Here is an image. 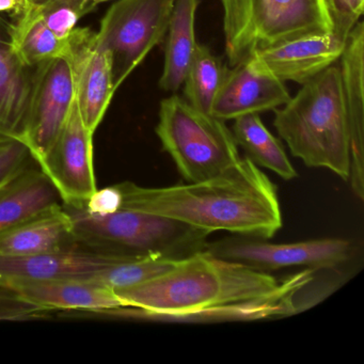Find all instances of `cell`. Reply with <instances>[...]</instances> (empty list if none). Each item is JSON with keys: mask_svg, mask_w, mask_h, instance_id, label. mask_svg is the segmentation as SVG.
Instances as JSON below:
<instances>
[{"mask_svg": "<svg viewBox=\"0 0 364 364\" xmlns=\"http://www.w3.org/2000/svg\"><path fill=\"white\" fill-rule=\"evenodd\" d=\"M268 272L202 251L139 284L117 289L127 306L74 311L76 319H185L208 313L251 314L250 301L281 289Z\"/></svg>", "mask_w": 364, "mask_h": 364, "instance_id": "6da1fadb", "label": "cell"}, {"mask_svg": "<svg viewBox=\"0 0 364 364\" xmlns=\"http://www.w3.org/2000/svg\"><path fill=\"white\" fill-rule=\"evenodd\" d=\"M121 208L144 210L212 234L269 240L282 227L278 193L248 157L208 180L168 187L119 183Z\"/></svg>", "mask_w": 364, "mask_h": 364, "instance_id": "7a4b0ae2", "label": "cell"}, {"mask_svg": "<svg viewBox=\"0 0 364 364\" xmlns=\"http://www.w3.org/2000/svg\"><path fill=\"white\" fill-rule=\"evenodd\" d=\"M274 127L293 156L348 181L350 135L340 68L329 67L274 109Z\"/></svg>", "mask_w": 364, "mask_h": 364, "instance_id": "3957f363", "label": "cell"}, {"mask_svg": "<svg viewBox=\"0 0 364 364\" xmlns=\"http://www.w3.org/2000/svg\"><path fill=\"white\" fill-rule=\"evenodd\" d=\"M63 206L71 218L76 246L82 250L181 261L208 248L210 233L173 219L131 208L93 216L75 206Z\"/></svg>", "mask_w": 364, "mask_h": 364, "instance_id": "277c9868", "label": "cell"}, {"mask_svg": "<svg viewBox=\"0 0 364 364\" xmlns=\"http://www.w3.org/2000/svg\"><path fill=\"white\" fill-rule=\"evenodd\" d=\"M230 67L283 42L333 31L327 0H220Z\"/></svg>", "mask_w": 364, "mask_h": 364, "instance_id": "5b68a950", "label": "cell"}, {"mask_svg": "<svg viewBox=\"0 0 364 364\" xmlns=\"http://www.w3.org/2000/svg\"><path fill=\"white\" fill-rule=\"evenodd\" d=\"M155 132L188 183L213 178L242 159L225 121L200 112L178 95L161 101Z\"/></svg>", "mask_w": 364, "mask_h": 364, "instance_id": "8992f818", "label": "cell"}, {"mask_svg": "<svg viewBox=\"0 0 364 364\" xmlns=\"http://www.w3.org/2000/svg\"><path fill=\"white\" fill-rule=\"evenodd\" d=\"M176 0H119L102 18L97 40L112 57L114 88L163 41Z\"/></svg>", "mask_w": 364, "mask_h": 364, "instance_id": "52a82bcc", "label": "cell"}, {"mask_svg": "<svg viewBox=\"0 0 364 364\" xmlns=\"http://www.w3.org/2000/svg\"><path fill=\"white\" fill-rule=\"evenodd\" d=\"M206 251L221 259L268 272L293 266L331 269L350 259L353 247L350 242L342 238L270 244L242 236L208 242Z\"/></svg>", "mask_w": 364, "mask_h": 364, "instance_id": "ba28073f", "label": "cell"}, {"mask_svg": "<svg viewBox=\"0 0 364 364\" xmlns=\"http://www.w3.org/2000/svg\"><path fill=\"white\" fill-rule=\"evenodd\" d=\"M93 137L95 134L85 125L75 101L54 144L37 161L65 205H82L97 189Z\"/></svg>", "mask_w": 364, "mask_h": 364, "instance_id": "9c48e42d", "label": "cell"}, {"mask_svg": "<svg viewBox=\"0 0 364 364\" xmlns=\"http://www.w3.org/2000/svg\"><path fill=\"white\" fill-rule=\"evenodd\" d=\"M75 102L73 73L67 59L35 67V86L24 144L36 164L50 150L65 127Z\"/></svg>", "mask_w": 364, "mask_h": 364, "instance_id": "30bf717a", "label": "cell"}, {"mask_svg": "<svg viewBox=\"0 0 364 364\" xmlns=\"http://www.w3.org/2000/svg\"><path fill=\"white\" fill-rule=\"evenodd\" d=\"M68 63L73 73L75 101L87 129L95 134L116 93L109 50L100 46L97 31L77 27L69 37Z\"/></svg>", "mask_w": 364, "mask_h": 364, "instance_id": "8fae6325", "label": "cell"}, {"mask_svg": "<svg viewBox=\"0 0 364 364\" xmlns=\"http://www.w3.org/2000/svg\"><path fill=\"white\" fill-rule=\"evenodd\" d=\"M291 97L284 82L255 55L232 70L225 69L210 114L223 121L235 120L277 109Z\"/></svg>", "mask_w": 364, "mask_h": 364, "instance_id": "7c38bea8", "label": "cell"}, {"mask_svg": "<svg viewBox=\"0 0 364 364\" xmlns=\"http://www.w3.org/2000/svg\"><path fill=\"white\" fill-rule=\"evenodd\" d=\"M0 289L50 312L127 306L116 289L90 279L0 281Z\"/></svg>", "mask_w": 364, "mask_h": 364, "instance_id": "4fadbf2b", "label": "cell"}, {"mask_svg": "<svg viewBox=\"0 0 364 364\" xmlns=\"http://www.w3.org/2000/svg\"><path fill=\"white\" fill-rule=\"evenodd\" d=\"M343 95L350 135V174L355 197L364 198V24L358 22L347 37L341 56Z\"/></svg>", "mask_w": 364, "mask_h": 364, "instance_id": "5bb4252c", "label": "cell"}, {"mask_svg": "<svg viewBox=\"0 0 364 364\" xmlns=\"http://www.w3.org/2000/svg\"><path fill=\"white\" fill-rule=\"evenodd\" d=\"M346 40L332 31L283 42L255 55L279 80L304 85L341 58Z\"/></svg>", "mask_w": 364, "mask_h": 364, "instance_id": "9a60e30c", "label": "cell"}, {"mask_svg": "<svg viewBox=\"0 0 364 364\" xmlns=\"http://www.w3.org/2000/svg\"><path fill=\"white\" fill-rule=\"evenodd\" d=\"M131 257L100 255L82 249L33 255H0V281L90 278Z\"/></svg>", "mask_w": 364, "mask_h": 364, "instance_id": "2e32d148", "label": "cell"}, {"mask_svg": "<svg viewBox=\"0 0 364 364\" xmlns=\"http://www.w3.org/2000/svg\"><path fill=\"white\" fill-rule=\"evenodd\" d=\"M77 249L71 218L63 203L0 233V255H33Z\"/></svg>", "mask_w": 364, "mask_h": 364, "instance_id": "e0dca14e", "label": "cell"}, {"mask_svg": "<svg viewBox=\"0 0 364 364\" xmlns=\"http://www.w3.org/2000/svg\"><path fill=\"white\" fill-rule=\"evenodd\" d=\"M35 86V68L25 65L9 41L0 40V138L24 142Z\"/></svg>", "mask_w": 364, "mask_h": 364, "instance_id": "ac0fdd59", "label": "cell"}, {"mask_svg": "<svg viewBox=\"0 0 364 364\" xmlns=\"http://www.w3.org/2000/svg\"><path fill=\"white\" fill-rule=\"evenodd\" d=\"M58 203L50 178L40 168H27L0 187V233Z\"/></svg>", "mask_w": 364, "mask_h": 364, "instance_id": "d6986e66", "label": "cell"}, {"mask_svg": "<svg viewBox=\"0 0 364 364\" xmlns=\"http://www.w3.org/2000/svg\"><path fill=\"white\" fill-rule=\"evenodd\" d=\"M200 0H176L170 16L169 35L166 46L165 65L159 80V88L176 92L184 84L193 60L196 41V14Z\"/></svg>", "mask_w": 364, "mask_h": 364, "instance_id": "ffe728a7", "label": "cell"}, {"mask_svg": "<svg viewBox=\"0 0 364 364\" xmlns=\"http://www.w3.org/2000/svg\"><path fill=\"white\" fill-rule=\"evenodd\" d=\"M10 43L21 60L35 68L52 59H67L69 38L55 35L42 20L37 5L9 24Z\"/></svg>", "mask_w": 364, "mask_h": 364, "instance_id": "44dd1931", "label": "cell"}, {"mask_svg": "<svg viewBox=\"0 0 364 364\" xmlns=\"http://www.w3.org/2000/svg\"><path fill=\"white\" fill-rule=\"evenodd\" d=\"M233 124L234 139L257 166L272 170L285 181L297 176L282 144L266 129L259 114L238 117Z\"/></svg>", "mask_w": 364, "mask_h": 364, "instance_id": "7402d4cb", "label": "cell"}, {"mask_svg": "<svg viewBox=\"0 0 364 364\" xmlns=\"http://www.w3.org/2000/svg\"><path fill=\"white\" fill-rule=\"evenodd\" d=\"M225 69L208 46L197 44L184 80L186 101L200 112L210 114Z\"/></svg>", "mask_w": 364, "mask_h": 364, "instance_id": "603a6c76", "label": "cell"}, {"mask_svg": "<svg viewBox=\"0 0 364 364\" xmlns=\"http://www.w3.org/2000/svg\"><path fill=\"white\" fill-rule=\"evenodd\" d=\"M178 262L151 257L127 259L118 262L109 267L104 268L87 279L107 285L117 291L139 284L149 279L159 276L171 269Z\"/></svg>", "mask_w": 364, "mask_h": 364, "instance_id": "cb8c5ba5", "label": "cell"}, {"mask_svg": "<svg viewBox=\"0 0 364 364\" xmlns=\"http://www.w3.org/2000/svg\"><path fill=\"white\" fill-rule=\"evenodd\" d=\"M85 0H48L37 5L38 12L46 26L58 37L68 39L86 16Z\"/></svg>", "mask_w": 364, "mask_h": 364, "instance_id": "d4e9b609", "label": "cell"}, {"mask_svg": "<svg viewBox=\"0 0 364 364\" xmlns=\"http://www.w3.org/2000/svg\"><path fill=\"white\" fill-rule=\"evenodd\" d=\"M35 163L24 142L14 138H0V187Z\"/></svg>", "mask_w": 364, "mask_h": 364, "instance_id": "484cf974", "label": "cell"}, {"mask_svg": "<svg viewBox=\"0 0 364 364\" xmlns=\"http://www.w3.org/2000/svg\"><path fill=\"white\" fill-rule=\"evenodd\" d=\"M333 20V31L347 39L351 29L363 14L364 0H327Z\"/></svg>", "mask_w": 364, "mask_h": 364, "instance_id": "4316f807", "label": "cell"}, {"mask_svg": "<svg viewBox=\"0 0 364 364\" xmlns=\"http://www.w3.org/2000/svg\"><path fill=\"white\" fill-rule=\"evenodd\" d=\"M122 201L123 197L120 187L118 184H114L102 189H97L82 205L75 206V208H82L87 214L93 215V216H106L120 210Z\"/></svg>", "mask_w": 364, "mask_h": 364, "instance_id": "83f0119b", "label": "cell"}, {"mask_svg": "<svg viewBox=\"0 0 364 364\" xmlns=\"http://www.w3.org/2000/svg\"><path fill=\"white\" fill-rule=\"evenodd\" d=\"M31 314V306L9 294L0 295V321H25Z\"/></svg>", "mask_w": 364, "mask_h": 364, "instance_id": "f1b7e54d", "label": "cell"}, {"mask_svg": "<svg viewBox=\"0 0 364 364\" xmlns=\"http://www.w3.org/2000/svg\"><path fill=\"white\" fill-rule=\"evenodd\" d=\"M33 0H0V14H6L12 21L24 16L33 6Z\"/></svg>", "mask_w": 364, "mask_h": 364, "instance_id": "f546056e", "label": "cell"}, {"mask_svg": "<svg viewBox=\"0 0 364 364\" xmlns=\"http://www.w3.org/2000/svg\"><path fill=\"white\" fill-rule=\"evenodd\" d=\"M0 40L10 42L9 24L3 20H0Z\"/></svg>", "mask_w": 364, "mask_h": 364, "instance_id": "4dcf8cb0", "label": "cell"}, {"mask_svg": "<svg viewBox=\"0 0 364 364\" xmlns=\"http://www.w3.org/2000/svg\"><path fill=\"white\" fill-rule=\"evenodd\" d=\"M106 1H109V0H85V8H86L87 14H90L97 6L106 3Z\"/></svg>", "mask_w": 364, "mask_h": 364, "instance_id": "1f68e13d", "label": "cell"}, {"mask_svg": "<svg viewBox=\"0 0 364 364\" xmlns=\"http://www.w3.org/2000/svg\"><path fill=\"white\" fill-rule=\"evenodd\" d=\"M33 3L37 4V5H40V4L46 3L48 0H33Z\"/></svg>", "mask_w": 364, "mask_h": 364, "instance_id": "d6a6232c", "label": "cell"}, {"mask_svg": "<svg viewBox=\"0 0 364 364\" xmlns=\"http://www.w3.org/2000/svg\"><path fill=\"white\" fill-rule=\"evenodd\" d=\"M1 293H3V291H1V289H0V295H1Z\"/></svg>", "mask_w": 364, "mask_h": 364, "instance_id": "836d02e7", "label": "cell"}]
</instances>
